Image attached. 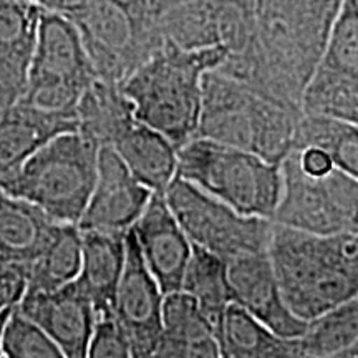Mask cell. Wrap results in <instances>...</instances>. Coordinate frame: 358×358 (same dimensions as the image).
Here are the masks:
<instances>
[{"label":"cell","mask_w":358,"mask_h":358,"mask_svg":"<svg viewBox=\"0 0 358 358\" xmlns=\"http://www.w3.org/2000/svg\"><path fill=\"white\" fill-rule=\"evenodd\" d=\"M82 245L78 224L58 222L52 239L27 267V292H48L77 280L82 268Z\"/></svg>","instance_id":"cell-24"},{"label":"cell","mask_w":358,"mask_h":358,"mask_svg":"<svg viewBox=\"0 0 358 358\" xmlns=\"http://www.w3.org/2000/svg\"><path fill=\"white\" fill-rule=\"evenodd\" d=\"M3 266V262H2V259H0V267H2Z\"/></svg>","instance_id":"cell-36"},{"label":"cell","mask_w":358,"mask_h":358,"mask_svg":"<svg viewBox=\"0 0 358 358\" xmlns=\"http://www.w3.org/2000/svg\"><path fill=\"white\" fill-rule=\"evenodd\" d=\"M282 194L272 221L310 234L358 231V179L330 168L310 174L292 150L282 159Z\"/></svg>","instance_id":"cell-9"},{"label":"cell","mask_w":358,"mask_h":358,"mask_svg":"<svg viewBox=\"0 0 358 358\" xmlns=\"http://www.w3.org/2000/svg\"><path fill=\"white\" fill-rule=\"evenodd\" d=\"M342 0H254L257 73L252 88L302 108Z\"/></svg>","instance_id":"cell-1"},{"label":"cell","mask_w":358,"mask_h":358,"mask_svg":"<svg viewBox=\"0 0 358 358\" xmlns=\"http://www.w3.org/2000/svg\"><path fill=\"white\" fill-rule=\"evenodd\" d=\"M313 148L329 156L334 168L358 179V124L303 111L294 150Z\"/></svg>","instance_id":"cell-25"},{"label":"cell","mask_w":358,"mask_h":358,"mask_svg":"<svg viewBox=\"0 0 358 358\" xmlns=\"http://www.w3.org/2000/svg\"><path fill=\"white\" fill-rule=\"evenodd\" d=\"M77 128V116L48 113L25 103H13L0 115V178L24 163L55 134Z\"/></svg>","instance_id":"cell-18"},{"label":"cell","mask_w":358,"mask_h":358,"mask_svg":"<svg viewBox=\"0 0 358 358\" xmlns=\"http://www.w3.org/2000/svg\"><path fill=\"white\" fill-rule=\"evenodd\" d=\"M301 155V164L307 173L310 174H322L329 171L332 168L329 156L322 153L319 150H313V148H307V150H297Z\"/></svg>","instance_id":"cell-32"},{"label":"cell","mask_w":358,"mask_h":358,"mask_svg":"<svg viewBox=\"0 0 358 358\" xmlns=\"http://www.w3.org/2000/svg\"><path fill=\"white\" fill-rule=\"evenodd\" d=\"M134 120V105L122 85L101 78L90 83L77 105V129L100 148L113 146Z\"/></svg>","instance_id":"cell-23"},{"label":"cell","mask_w":358,"mask_h":358,"mask_svg":"<svg viewBox=\"0 0 358 358\" xmlns=\"http://www.w3.org/2000/svg\"><path fill=\"white\" fill-rule=\"evenodd\" d=\"M17 308L42 327L64 357H87L96 312L77 280L48 292H27Z\"/></svg>","instance_id":"cell-14"},{"label":"cell","mask_w":358,"mask_h":358,"mask_svg":"<svg viewBox=\"0 0 358 358\" xmlns=\"http://www.w3.org/2000/svg\"><path fill=\"white\" fill-rule=\"evenodd\" d=\"M181 290L196 299L201 310L213 322L217 332L224 312L232 302L226 261L192 244L191 259L182 277Z\"/></svg>","instance_id":"cell-27"},{"label":"cell","mask_w":358,"mask_h":358,"mask_svg":"<svg viewBox=\"0 0 358 358\" xmlns=\"http://www.w3.org/2000/svg\"><path fill=\"white\" fill-rule=\"evenodd\" d=\"M164 292L148 268L133 227L127 232V257L111 313L131 345V357H155L163 329Z\"/></svg>","instance_id":"cell-11"},{"label":"cell","mask_w":358,"mask_h":358,"mask_svg":"<svg viewBox=\"0 0 358 358\" xmlns=\"http://www.w3.org/2000/svg\"><path fill=\"white\" fill-rule=\"evenodd\" d=\"M27 292V268L19 264L0 267V310L17 306Z\"/></svg>","instance_id":"cell-31"},{"label":"cell","mask_w":358,"mask_h":358,"mask_svg":"<svg viewBox=\"0 0 358 358\" xmlns=\"http://www.w3.org/2000/svg\"><path fill=\"white\" fill-rule=\"evenodd\" d=\"M34 2L38 3L43 10L60 13V15H65L70 19V17L82 12L88 6L90 0H34Z\"/></svg>","instance_id":"cell-33"},{"label":"cell","mask_w":358,"mask_h":358,"mask_svg":"<svg viewBox=\"0 0 358 358\" xmlns=\"http://www.w3.org/2000/svg\"><path fill=\"white\" fill-rule=\"evenodd\" d=\"M295 342L299 358H345L358 343V295L308 320Z\"/></svg>","instance_id":"cell-26"},{"label":"cell","mask_w":358,"mask_h":358,"mask_svg":"<svg viewBox=\"0 0 358 358\" xmlns=\"http://www.w3.org/2000/svg\"><path fill=\"white\" fill-rule=\"evenodd\" d=\"M82 268L77 284L95 307L96 317L110 315L127 257V234L82 231Z\"/></svg>","instance_id":"cell-20"},{"label":"cell","mask_w":358,"mask_h":358,"mask_svg":"<svg viewBox=\"0 0 358 358\" xmlns=\"http://www.w3.org/2000/svg\"><path fill=\"white\" fill-rule=\"evenodd\" d=\"M95 78L73 20L42 8L29 82L19 101L48 113L77 116L80 98Z\"/></svg>","instance_id":"cell-8"},{"label":"cell","mask_w":358,"mask_h":358,"mask_svg":"<svg viewBox=\"0 0 358 358\" xmlns=\"http://www.w3.org/2000/svg\"><path fill=\"white\" fill-rule=\"evenodd\" d=\"M164 196L191 243L224 261L268 249L271 219L236 211L179 176L169 182Z\"/></svg>","instance_id":"cell-10"},{"label":"cell","mask_w":358,"mask_h":358,"mask_svg":"<svg viewBox=\"0 0 358 358\" xmlns=\"http://www.w3.org/2000/svg\"><path fill=\"white\" fill-rule=\"evenodd\" d=\"M153 192L133 176L113 148L101 146L96 182L78 227L127 234L145 211Z\"/></svg>","instance_id":"cell-12"},{"label":"cell","mask_w":358,"mask_h":358,"mask_svg":"<svg viewBox=\"0 0 358 358\" xmlns=\"http://www.w3.org/2000/svg\"><path fill=\"white\" fill-rule=\"evenodd\" d=\"M3 110H6V106H3V105H2V103H0V115H2V113H3Z\"/></svg>","instance_id":"cell-35"},{"label":"cell","mask_w":358,"mask_h":358,"mask_svg":"<svg viewBox=\"0 0 358 358\" xmlns=\"http://www.w3.org/2000/svg\"><path fill=\"white\" fill-rule=\"evenodd\" d=\"M148 2H150V0H148Z\"/></svg>","instance_id":"cell-38"},{"label":"cell","mask_w":358,"mask_h":358,"mask_svg":"<svg viewBox=\"0 0 358 358\" xmlns=\"http://www.w3.org/2000/svg\"><path fill=\"white\" fill-rule=\"evenodd\" d=\"M87 357H131L129 340L122 329V325L116 322L113 313L96 317L95 329H93L92 338H90Z\"/></svg>","instance_id":"cell-30"},{"label":"cell","mask_w":358,"mask_h":358,"mask_svg":"<svg viewBox=\"0 0 358 358\" xmlns=\"http://www.w3.org/2000/svg\"><path fill=\"white\" fill-rule=\"evenodd\" d=\"M163 329L155 357H221L216 327L185 290L164 294Z\"/></svg>","instance_id":"cell-17"},{"label":"cell","mask_w":358,"mask_h":358,"mask_svg":"<svg viewBox=\"0 0 358 358\" xmlns=\"http://www.w3.org/2000/svg\"><path fill=\"white\" fill-rule=\"evenodd\" d=\"M353 2H355V6L358 7V0H353Z\"/></svg>","instance_id":"cell-37"},{"label":"cell","mask_w":358,"mask_h":358,"mask_svg":"<svg viewBox=\"0 0 358 358\" xmlns=\"http://www.w3.org/2000/svg\"><path fill=\"white\" fill-rule=\"evenodd\" d=\"M176 176L236 211L271 221L282 194L279 163L208 138H192L179 148Z\"/></svg>","instance_id":"cell-6"},{"label":"cell","mask_w":358,"mask_h":358,"mask_svg":"<svg viewBox=\"0 0 358 358\" xmlns=\"http://www.w3.org/2000/svg\"><path fill=\"white\" fill-rule=\"evenodd\" d=\"M98 153L100 146L78 129L55 134L0 178V187L58 222L78 224L96 182Z\"/></svg>","instance_id":"cell-5"},{"label":"cell","mask_w":358,"mask_h":358,"mask_svg":"<svg viewBox=\"0 0 358 358\" xmlns=\"http://www.w3.org/2000/svg\"><path fill=\"white\" fill-rule=\"evenodd\" d=\"M222 45L182 48L164 42L122 85L133 101L134 116L155 128L174 146L181 148L196 136L203 101V78L226 60Z\"/></svg>","instance_id":"cell-3"},{"label":"cell","mask_w":358,"mask_h":358,"mask_svg":"<svg viewBox=\"0 0 358 358\" xmlns=\"http://www.w3.org/2000/svg\"><path fill=\"white\" fill-rule=\"evenodd\" d=\"M226 264L232 302L280 337L295 338L306 332L308 322L295 315L285 302L268 249L229 259Z\"/></svg>","instance_id":"cell-13"},{"label":"cell","mask_w":358,"mask_h":358,"mask_svg":"<svg viewBox=\"0 0 358 358\" xmlns=\"http://www.w3.org/2000/svg\"><path fill=\"white\" fill-rule=\"evenodd\" d=\"M302 108L264 95L219 69L203 78V101L194 138H208L261 156L271 163L294 150Z\"/></svg>","instance_id":"cell-4"},{"label":"cell","mask_w":358,"mask_h":358,"mask_svg":"<svg viewBox=\"0 0 358 358\" xmlns=\"http://www.w3.org/2000/svg\"><path fill=\"white\" fill-rule=\"evenodd\" d=\"M268 256L285 302L302 320L358 295V231L310 234L274 222Z\"/></svg>","instance_id":"cell-2"},{"label":"cell","mask_w":358,"mask_h":358,"mask_svg":"<svg viewBox=\"0 0 358 358\" xmlns=\"http://www.w3.org/2000/svg\"><path fill=\"white\" fill-rule=\"evenodd\" d=\"M113 150L138 181L155 192H164L178 173V148L164 134L134 120Z\"/></svg>","instance_id":"cell-21"},{"label":"cell","mask_w":358,"mask_h":358,"mask_svg":"<svg viewBox=\"0 0 358 358\" xmlns=\"http://www.w3.org/2000/svg\"><path fill=\"white\" fill-rule=\"evenodd\" d=\"M82 35L96 78L123 85L164 42L148 0H90L70 17Z\"/></svg>","instance_id":"cell-7"},{"label":"cell","mask_w":358,"mask_h":358,"mask_svg":"<svg viewBox=\"0 0 358 358\" xmlns=\"http://www.w3.org/2000/svg\"><path fill=\"white\" fill-rule=\"evenodd\" d=\"M40 15L34 0H0V103L6 108L27 88Z\"/></svg>","instance_id":"cell-16"},{"label":"cell","mask_w":358,"mask_h":358,"mask_svg":"<svg viewBox=\"0 0 358 358\" xmlns=\"http://www.w3.org/2000/svg\"><path fill=\"white\" fill-rule=\"evenodd\" d=\"M13 307H7L3 310H0V358H2V335H3V329H6V324L8 320V315H10Z\"/></svg>","instance_id":"cell-34"},{"label":"cell","mask_w":358,"mask_h":358,"mask_svg":"<svg viewBox=\"0 0 358 358\" xmlns=\"http://www.w3.org/2000/svg\"><path fill=\"white\" fill-rule=\"evenodd\" d=\"M133 232L148 268L164 294L181 290L192 243L168 206L164 192H153Z\"/></svg>","instance_id":"cell-15"},{"label":"cell","mask_w":358,"mask_h":358,"mask_svg":"<svg viewBox=\"0 0 358 358\" xmlns=\"http://www.w3.org/2000/svg\"><path fill=\"white\" fill-rule=\"evenodd\" d=\"M216 335L226 358H299L295 338L280 337L234 302L224 312Z\"/></svg>","instance_id":"cell-22"},{"label":"cell","mask_w":358,"mask_h":358,"mask_svg":"<svg viewBox=\"0 0 358 358\" xmlns=\"http://www.w3.org/2000/svg\"><path fill=\"white\" fill-rule=\"evenodd\" d=\"M319 65L358 82V7L353 0H342Z\"/></svg>","instance_id":"cell-28"},{"label":"cell","mask_w":358,"mask_h":358,"mask_svg":"<svg viewBox=\"0 0 358 358\" xmlns=\"http://www.w3.org/2000/svg\"><path fill=\"white\" fill-rule=\"evenodd\" d=\"M58 221L24 198L0 187V259L25 268L42 252Z\"/></svg>","instance_id":"cell-19"},{"label":"cell","mask_w":358,"mask_h":358,"mask_svg":"<svg viewBox=\"0 0 358 358\" xmlns=\"http://www.w3.org/2000/svg\"><path fill=\"white\" fill-rule=\"evenodd\" d=\"M2 357L64 358V353L42 327L13 306L2 335Z\"/></svg>","instance_id":"cell-29"}]
</instances>
